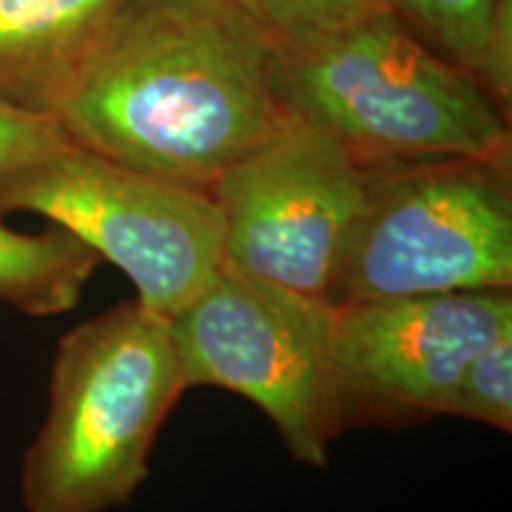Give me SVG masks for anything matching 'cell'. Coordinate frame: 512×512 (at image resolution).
I'll return each instance as SVG.
<instances>
[{"label": "cell", "mask_w": 512, "mask_h": 512, "mask_svg": "<svg viewBox=\"0 0 512 512\" xmlns=\"http://www.w3.org/2000/svg\"><path fill=\"white\" fill-rule=\"evenodd\" d=\"M283 114L273 41L235 0H126L53 119L79 147L211 190Z\"/></svg>", "instance_id": "obj_1"}, {"label": "cell", "mask_w": 512, "mask_h": 512, "mask_svg": "<svg viewBox=\"0 0 512 512\" xmlns=\"http://www.w3.org/2000/svg\"><path fill=\"white\" fill-rule=\"evenodd\" d=\"M275 91L285 112L325 128L363 166L432 159L510 166V114L394 10L275 46Z\"/></svg>", "instance_id": "obj_2"}, {"label": "cell", "mask_w": 512, "mask_h": 512, "mask_svg": "<svg viewBox=\"0 0 512 512\" xmlns=\"http://www.w3.org/2000/svg\"><path fill=\"white\" fill-rule=\"evenodd\" d=\"M185 389L169 318L138 299L69 330L50 368L46 420L24 453V510L105 512L128 503Z\"/></svg>", "instance_id": "obj_3"}, {"label": "cell", "mask_w": 512, "mask_h": 512, "mask_svg": "<svg viewBox=\"0 0 512 512\" xmlns=\"http://www.w3.org/2000/svg\"><path fill=\"white\" fill-rule=\"evenodd\" d=\"M366 171V197L332 275L330 306L512 290L510 166L432 159Z\"/></svg>", "instance_id": "obj_4"}, {"label": "cell", "mask_w": 512, "mask_h": 512, "mask_svg": "<svg viewBox=\"0 0 512 512\" xmlns=\"http://www.w3.org/2000/svg\"><path fill=\"white\" fill-rule=\"evenodd\" d=\"M332 313L254 275L221 266L169 318L185 387H221L264 411L297 463L328 465L347 425L332 358Z\"/></svg>", "instance_id": "obj_5"}, {"label": "cell", "mask_w": 512, "mask_h": 512, "mask_svg": "<svg viewBox=\"0 0 512 512\" xmlns=\"http://www.w3.org/2000/svg\"><path fill=\"white\" fill-rule=\"evenodd\" d=\"M19 211L76 235L162 318L176 316L223 266V216L209 190L143 174L76 143L0 178V219Z\"/></svg>", "instance_id": "obj_6"}, {"label": "cell", "mask_w": 512, "mask_h": 512, "mask_svg": "<svg viewBox=\"0 0 512 512\" xmlns=\"http://www.w3.org/2000/svg\"><path fill=\"white\" fill-rule=\"evenodd\" d=\"M366 176L325 128L285 112L211 185L223 216V266L328 302Z\"/></svg>", "instance_id": "obj_7"}, {"label": "cell", "mask_w": 512, "mask_h": 512, "mask_svg": "<svg viewBox=\"0 0 512 512\" xmlns=\"http://www.w3.org/2000/svg\"><path fill=\"white\" fill-rule=\"evenodd\" d=\"M332 358L347 420L446 415L467 363L512 330V290L387 297L332 306Z\"/></svg>", "instance_id": "obj_8"}, {"label": "cell", "mask_w": 512, "mask_h": 512, "mask_svg": "<svg viewBox=\"0 0 512 512\" xmlns=\"http://www.w3.org/2000/svg\"><path fill=\"white\" fill-rule=\"evenodd\" d=\"M126 0H0V102L48 114Z\"/></svg>", "instance_id": "obj_9"}, {"label": "cell", "mask_w": 512, "mask_h": 512, "mask_svg": "<svg viewBox=\"0 0 512 512\" xmlns=\"http://www.w3.org/2000/svg\"><path fill=\"white\" fill-rule=\"evenodd\" d=\"M394 12L510 114L512 0H396Z\"/></svg>", "instance_id": "obj_10"}, {"label": "cell", "mask_w": 512, "mask_h": 512, "mask_svg": "<svg viewBox=\"0 0 512 512\" xmlns=\"http://www.w3.org/2000/svg\"><path fill=\"white\" fill-rule=\"evenodd\" d=\"M100 261L60 226L29 235L0 221V302L27 316H60L79 304Z\"/></svg>", "instance_id": "obj_11"}, {"label": "cell", "mask_w": 512, "mask_h": 512, "mask_svg": "<svg viewBox=\"0 0 512 512\" xmlns=\"http://www.w3.org/2000/svg\"><path fill=\"white\" fill-rule=\"evenodd\" d=\"M273 46L335 34L396 8V0H235Z\"/></svg>", "instance_id": "obj_12"}, {"label": "cell", "mask_w": 512, "mask_h": 512, "mask_svg": "<svg viewBox=\"0 0 512 512\" xmlns=\"http://www.w3.org/2000/svg\"><path fill=\"white\" fill-rule=\"evenodd\" d=\"M446 415L512 430V330L467 363L453 389Z\"/></svg>", "instance_id": "obj_13"}, {"label": "cell", "mask_w": 512, "mask_h": 512, "mask_svg": "<svg viewBox=\"0 0 512 512\" xmlns=\"http://www.w3.org/2000/svg\"><path fill=\"white\" fill-rule=\"evenodd\" d=\"M69 145H74V140L53 117L0 102V178L41 162Z\"/></svg>", "instance_id": "obj_14"}]
</instances>
